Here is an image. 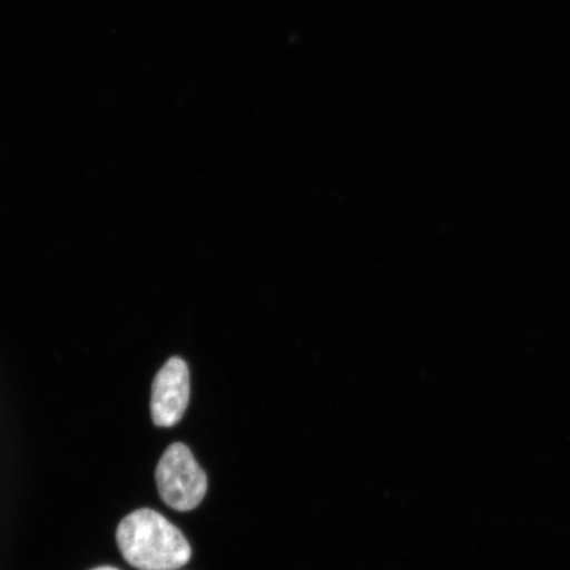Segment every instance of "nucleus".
I'll return each mask as SVG.
<instances>
[{
  "mask_svg": "<svg viewBox=\"0 0 570 570\" xmlns=\"http://www.w3.org/2000/svg\"><path fill=\"white\" fill-rule=\"evenodd\" d=\"M91 570H119L117 568H114V567H98V568H95V569H91Z\"/></svg>",
  "mask_w": 570,
  "mask_h": 570,
  "instance_id": "nucleus-4",
  "label": "nucleus"
},
{
  "mask_svg": "<svg viewBox=\"0 0 570 570\" xmlns=\"http://www.w3.org/2000/svg\"><path fill=\"white\" fill-rule=\"evenodd\" d=\"M190 395L189 370L181 358H170L156 375L151 396L155 425H176L188 409Z\"/></svg>",
  "mask_w": 570,
  "mask_h": 570,
  "instance_id": "nucleus-3",
  "label": "nucleus"
},
{
  "mask_svg": "<svg viewBox=\"0 0 570 570\" xmlns=\"http://www.w3.org/2000/svg\"><path fill=\"white\" fill-rule=\"evenodd\" d=\"M156 487L163 502L176 511L195 510L208 490V479L189 448L175 443L156 466Z\"/></svg>",
  "mask_w": 570,
  "mask_h": 570,
  "instance_id": "nucleus-2",
  "label": "nucleus"
},
{
  "mask_svg": "<svg viewBox=\"0 0 570 570\" xmlns=\"http://www.w3.org/2000/svg\"><path fill=\"white\" fill-rule=\"evenodd\" d=\"M117 544L128 564L138 570H177L191 558L184 533L151 509L134 511L122 519Z\"/></svg>",
  "mask_w": 570,
  "mask_h": 570,
  "instance_id": "nucleus-1",
  "label": "nucleus"
}]
</instances>
